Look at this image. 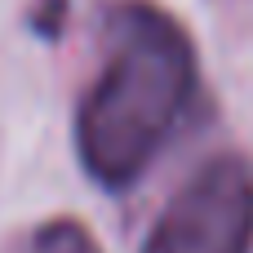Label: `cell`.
Returning <instances> with one entry per match:
<instances>
[{"instance_id": "obj_2", "label": "cell", "mask_w": 253, "mask_h": 253, "mask_svg": "<svg viewBox=\"0 0 253 253\" xmlns=\"http://www.w3.org/2000/svg\"><path fill=\"white\" fill-rule=\"evenodd\" d=\"M147 253H253V165L236 151L205 160L156 218Z\"/></svg>"}, {"instance_id": "obj_1", "label": "cell", "mask_w": 253, "mask_h": 253, "mask_svg": "<svg viewBox=\"0 0 253 253\" xmlns=\"http://www.w3.org/2000/svg\"><path fill=\"white\" fill-rule=\"evenodd\" d=\"M196 44L151 0H120L107 13V62L76 111L84 173L125 191L165 151L196 98Z\"/></svg>"}, {"instance_id": "obj_3", "label": "cell", "mask_w": 253, "mask_h": 253, "mask_svg": "<svg viewBox=\"0 0 253 253\" xmlns=\"http://www.w3.org/2000/svg\"><path fill=\"white\" fill-rule=\"evenodd\" d=\"M31 253H102V249L89 236V227H80L76 218H49L36 231V249Z\"/></svg>"}]
</instances>
